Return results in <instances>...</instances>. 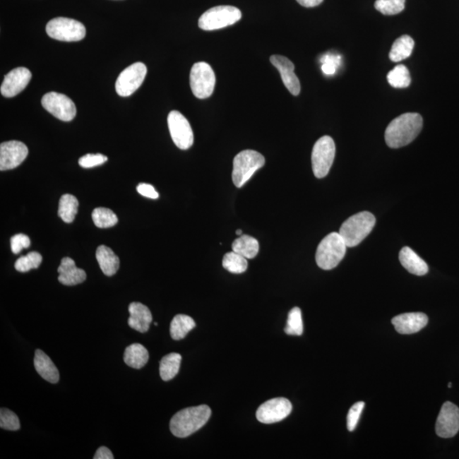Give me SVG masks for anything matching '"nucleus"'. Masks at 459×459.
Instances as JSON below:
<instances>
[{
	"mask_svg": "<svg viewBox=\"0 0 459 459\" xmlns=\"http://www.w3.org/2000/svg\"><path fill=\"white\" fill-rule=\"evenodd\" d=\"M423 128V118L415 112L404 114L391 121L386 131V143L391 148H400L410 144Z\"/></svg>",
	"mask_w": 459,
	"mask_h": 459,
	"instance_id": "f257e3e1",
	"label": "nucleus"
},
{
	"mask_svg": "<svg viewBox=\"0 0 459 459\" xmlns=\"http://www.w3.org/2000/svg\"><path fill=\"white\" fill-rule=\"evenodd\" d=\"M210 416L211 409L207 405L183 409L171 419L170 431L174 436L189 437L203 427Z\"/></svg>",
	"mask_w": 459,
	"mask_h": 459,
	"instance_id": "f03ea898",
	"label": "nucleus"
},
{
	"mask_svg": "<svg viewBox=\"0 0 459 459\" xmlns=\"http://www.w3.org/2000/svg\"><path fill=\"white\" fill-rule=\"evenodd\" d=\"M376 219L370 212L363 211L350 216L342 224L340 235L349 248L360 244L373 231Z\"/></svg>",
	"mask_w": 459,
	"mask_h": 459,
	"instance_id": "7ed1b4c3",
	"label": "nucleus"
},
{
	"mask_svg": "<svg viewBox=\"0 0 459 459\" xmlns=\"http://www.w3.org/2000/svg\"><path fill=\"white\" fill-rule=\"evenodd\" d=\"M346 246L339 232H332L325 237L316 249V261L317 266L323 270H332L343 260Z\"/></svg>",
	"mask_w": 459,
	"mask_h": 459,
	"instance_id": "20e7f679",
	"label": "nucleus"
},
{
	"mask_svg": "<svg viewBox=\"0 0 459 459\" xmlns=\"http://www.w3.org/2000/svg\"><path fill=\"white\" fill-rule=\"evenodd\" d=\"M265 157L254 150H245L233 160L232 181L237 189L243 187L257 170L265 165Z\"/></svg>",
	"mask_w": 459,
	"mask_h": 459,
	"instance_id": "39448f33",
	"label": "nucleus"
},
{
	"mask_svg": "<svg viewBox=\"0 0 459 459\" xmlns=\"http://www.w3.org/2000/svg\"><path fill=\"white\" fill-rule=\"evenodd\" d=\"M242 18V12L234 6H220L211 8L201 16L198 26L204 31H214L232 26Z\"/></svg>",
	"mask_w": 459,
	"mask_h": 459,
	"instance_id": "423d86ee",
	"label": "nucleus"
},
{
	"mask_svg": "<svg viewBox=\"0 0 459 459\" xmlns=\"http://www.w3.org/2000/svg\"><path fill=\"white\" fill-rule=\"evenodd\" d=\"M335 143L330 136H323L316 141L311 154L313 173L316 178L327 177L335 160Z\"/></svg>",
	"mask_w": 459,
	"mask_h": 459,
	"instance_id": "0eeeda50",
	"label": "nucleus"
},
{
	"mask_svg": "<svg viewBox=\"0 0 459 459\" xmlns=\"http://www.w3.org/2000/svg\"><path fill=\"white\" fill-rule=\"evenodd\" d=\"M46 32L52 39L65 41H81L86 35L85 27L76 20L56 18L46 25Z\"/></svg>",
	"mask_w": 459,
	"mask_h": 459,
	"instance_id": "6e6552de",
	"label": "nucleus"
},
{
	"mask_svg": "<svg viewBox=\"0 0 459 459\" xmlns=\"http://www.w3.org/2000/svg\"><path fill=\"white\" fill-rule=\"evenodd\" d=\"M215 83V74L210 64L201 61L193 66L190 73V85L196 97H210L214 92Z\"/></svg>",
	"mask_w": 459,
	"mask_h": 459,
	"instance_id": "1a4fd4ad",
	"label": "nucleus"
},
{
	"mask_svg": "<svg viewBox=\"0 0 459 459\" xmlns=\"http://www.w3.org/2000/svg\"><path fill=\"white\" fill-rule=\"evenodd\" d=\"M148 68L143 62H136L124 69L117 79L115 89L120 97H128L143 85Z\"/></svg>",
	"mask_w": 459,
	"mask_h": 459,
	"instance_id": "9d476101",
	"label": "nucleus"
},
{
	"mask_svg": "<svg viewBox=\"0 0 459 459\" xmlns=\"http://www.w3.org/2000/svg\"><path fill=\"white\" fill-rule=\"evenodd\" d=\"M42 106L44 109L65 122L72 121L77 114L76 106L69 97L57 92H49L42 99Z\"/></svg>",
	"mask_w": 459,
	"mask_h": 459,
	"instance_id": "9b49d317",
	"label": "nucleus"
},
{
	"mask_svg": "<svg viewBox=\"0 0 459 459\" xmlns=\"http://www.w3.org/2000/svg\"><path fill=\"white\" fill-rule=\"evenodd\" d=\"M168 125L171 138L178 148L187 150L193 145V129L189 120L181 112H170L168 116Z\"/></svg>",
	"mask_w": 459,
	"mask_h": 459,
	"instance_id": "f8f14e48",
	"label": "nucleus"
},
{
	"mask_svg": "<svg viewBox=\"0 0 459 459\" xmlns=\"http://www.w3.org/2000/svg\"><path fill=\"white\" fill-rule=\"evenodd\" d=\"M293 406L289 400L283 398L267 400L258 408L257 419L263 424H274L287 418L292 412Z\"/></svg>",
	"mask_w": 459,
	"mask_h": 459,
	"instance_id": "ddd939ff",
	"label": "nucleus"
},
{
	"mask_svg": "<svg viewBox=\"0 0 459 459\" xmlns=\"http://www.w3.org/2000/svg\"><path fill=\"white\" fill-rule=\"evenodd\" d=\"M436 431L441 438L457 435L459 431V408L456 405L450 402L443 404L437 418Z\"/></svg>",
	"mask_w": 459,
	"mask_h": 459,
	"instance_id": "4468645a",
	"label": "nucleus"
},
{
	"mask_svg": "<svg viewBox=\"0 0 459 459\" xmlns=\"http://www.w3.org/2000/svg\"><path fill=\"white\" fill-rule=\"evenodd\" d=\"M28 154L27 145L20 141H11L0 145V170L16 168L26 160Z\"/></svg>",
	"mask_w": 459,
	"mask_h": 459,
	"instance_id": "2eb2a0df",
	"label": "nucleus"
},
{
	"mask_svg": "<svg viewBox=\"0 0 459 459\" xmlns=\"http://www.w3.org/2000/svg\"><path fill=\"white\" fill-rule=\"evenodd\" d=\"M32 73L26 68H15L6 75L0 91L3 97L11 98L24 90L31 81Z\"/></svg>",
	"mask_w": 459,
	"mask_h": 459,
	"instance_id": "dca6fc26",
	"label": "nucleus"
},
{
	"mask_svg": "<svg viewBox=\"0 0 459 459\" xmlns=\"http://www.w3.org/2000/svg\"><path fill=\"white\" fill-rule=\"evenodd\" d=\"M428 321V316L424 313L410 312L395 316L392 324L400 335H412L422 330Z\"/></svg>",
	"mask_w": 459,
	"mask_h": 459,
	"instance_id": "f3484780",
	"label": "nucleus"
},
{
	"mask_svg": "<svg viewBox=\"0 0 459 459\" xmlns=\"http://www.w3.org/2000/svg\"><path fill=\"white\" fill-rule=\"evenodd\" d=\"M270 62L281 74L282 81L287 89L294 95L300 93V83L294 73V65L287 57L275 55L270 57Z\"/></svg>",
	"mask_w": 459,
	"mask_h": 459,
	"instance_id": "a211bd4d",
	"label": "nucleus"
},
{
	"mask_svg": "<svg viewBox=\"0 0 459 459\" xmlns=\"http://www.w3.org/2000/svg\"><path fill=\"white\" fill-rule=\"evenodd\" d=\"M129 326L140 333L149 330L153 321V316L148 306L139 302H133L129 306Z\"/></svg>",
	"mask_w": 459,
	"mask_h": 459,
	"instance_id": "6ab92c4d",
	"label": "nucleus"
},
{
	"mask_svg": "<svg viewBox=\"0 0 459 459\" xmlns=\"http://www.w3.org/2000/svg\"><path fill=\"white\" fill-rule=\"evenodd\" d=\"M58 273V280L66 286L81 285L86 280L85 271L78 268L73 258L68 257L62 258Z\"/></svg>",
	"mask_w": 459,
	"mask_h": 459,
	"instance_id": "aec40b11",
	"label": "nucleus"
},
{
	"mask_svg": "<svg viewBox=\"0 0 459 459\" xmlns=\"http://www.w3.org/2000/svg\"><path fill=\"white\" fill-rule=\"evenodd\" d=\"M35 367L37 373L40 375L44 381L52 383H56L59 381L60 374L57 367L52 359L46 354L43 350H37L35 357Z\"/></svg>",
	"mask_w": 459,
	"mask_h": 459,
	"instance_id": "412c9836",
	"label": "nucleus"
},
{
	"mask_svg": "<svg viewBox=\"0 0 459 459\" xmlns=\"http://www.w3.org/2000/svg\"><path fill=\"white\" fill-rule=\"evenodd\" d=\"M399 260L404 268L413 275H424L428 273L427 263L409 247H404L400 250Z\"/></svg>",
	"mask_w": 459,
	"mask_h": 459,
	"instance_id": "4be33fe9",
	"label": "nucleus"
},
{
	"mask_svg": "<svg viewBox=\"0 0 459 459\" xmlns=\"http://www.w3.org/2000/svg\"><path fill=\"white\" fill-rule=\"evenodd\" d=\"M97 258L102 273L107 277L115 275L119 269V258L116 256L110 248L107 247L105 245L100 246L97 249Z\"/></svg>",
	"mask_w": 459,
	"mask_h": 459,
	"instance_id": "5701e85b",
	"label": "nucleus"
},
{
	"mask_svg": "<svg viewBox=\"0 0 459 459\" xmlns=\"http://www.w3.org/2000/svg\"><path fill=\"white\" fill-rule=\"evenodd\" d=\"M124 362L133 369H141L149 360L148 350L141 344H133L125 349Z\"/></svg>",
	"mask_w": 459,
	"mask_h": 459,
	"instance_id": "b1692460",
	"label": "nucleus"
},
{
	"mask_svg": "<svg viewBox=\"0 0 459 459\" xmlns=\"http://www.w3.org/2000/svg\"><path fill=\"white\" fill-rule=\"evenodd\" d=\"M413 48H415V40L410 36L400 37L392 45L389 55L390 59L394 62L407 59L412 55Z\"/></svg>",
	"mask_w": 459,
	"mask_h": 459,
	"instance_id": "393cba45",
	"label": "nucleus"
},
{
	"mask_svg": "<svg viewBox=\"0 0 459 459\" xmlns=\"http://www.w3.org/2000/svg\"><path fill=\"white\" fill-rule=\"evenodd\" d=\"M196 327L191 316L179 314L175 316L170 324V335L174 340H181Z\"/></svg>",
	"mask_w": 459,
	"mask_h": 459,
	"instance_id": "a878e982",
	"label": "nucleus"
},
{
	"mask_svg": "<svg viewBox=\"0 0 459 459\" xmlns=\"http://www.w3.org/2000/svg\"><path fill=\"white\" fill-rule=\"evenodd\" d=\"M181 356L178 353H170L162 358L160 373L164 381H169L179 373L181 367Z\"/></svg>",
	"mask_w": 459,
	"mask_h": 459,
	"instance_id": "bb28decb",
	"label": "nucleus"
},
{
	"mask_svg": "<svg viewBox=\"0 0 459 459\" xmlns=\"http://www.w3.org/2000/svg\"><path fill=\"white\" fill-rule=\"evenodd\" d=\"M260 245L254 237L249 235H242L239 239L233 242V251L241 254L246 258H254L256 257Z\"/></svg>",
	"mask_w": 459,
	"mask_h": 459,
	"instance_id": "cd10ccee",
	"label": "nucleus"
},
{
	"mask_svg": "<svg viewBox=\"0 0 459 459\" xmlns=\"http://www.w3.org/2000/svg\"><path fill=\"white\" fill-rule=\"evenodd\" d=\"M78 205V199L74 196L65 194L60 199L58 215L64 222L72 223L76 217Z\"/></svg>",
	"mask_w": 459,
	"mask_h": 459,
	"instance_id": "c85d7f7f",
	"label": "nucleus"
},
{
	"mask_svg": "<svg viewBox=\"0 0 459 459\" xmlns=\"http://www.w3.org/2000/svg\"><path fill=\"white\" fill-rule=\"evenodd\" d=\"M222 265L229 273L234 274L244 273L248 269L247 258L234 251L225 254Z\"/></svg>",
	"mask_w": 459,
	"mask_h": 459,
	"instance_id": "c756f323",
	"label": "nucleus"
},
{
	"mask_svg": "<svg viewBox=\"0 0 459 459\" xmlns=\"http://www.w3.org/2000/svg\"><path fill=\"white\" fill-rule=\"evenodd\" d=\"M388 82L392 87L403 89L410 85L411 76L404 65H398L387 75Z\"/></svg>",
	"mask_w": 459,
	"mask_h": 459,
	"instance_id": "7c9ffc66",
	"label": "nucleus"
},
{
	"mask_svg": "<svg viewBox=\"0 0 459 459\" xmlns=\"http://www.w3.org/2000/svg\"><path fill=\"white\" fill-rule=\"evenodd\" d=\"M92 220L99 228H110L118 223V217L107 208H97L92 213Z\"/></svg>",
	"mask_w": 459,
	"mask_h": 459,
	"instance_id": "2f4dec72",
	"label": "nucleus"
},
{
	"mask_svg": "<svg viewBox=\"0 0 459 459\" xmlns=\"http://www.w3.org/2000/svg\"><path fill=\"white\" fill-rule=\"evenodd\" d=\"M285 331L287 335H302L304 331L302 313L299 307H294L290 311Z\"/></svg>",
	"mask_w": 459,
	"mask_h": 459,
	"instance_id": "473e14b6",
	"label": "nucleus"
},
{
	"mask_svg": "<svg viewBox=\"0 0 459 459\" xmlns=\"http://www.w3.org/2000/svg\"><path fill=\"white\" fill-rule=\"evenodd\" d=\"M405 3L406 0H376L374 6L383 15L394 16L404 10Z\"/></svg>",
	"mask_w": 459,
	"mask_h": 459,
	"instance_id": "72a5a7b5",
	"label": "nucleus"
},
{
	"mask_svg": "<svg viewBox=\"0 0 459 459\" xmlns=\"http://www.w3.org/2000/svg\"><path fill=\"white\" fill-rule=\"evenodd\" d=\"M41 262V254L37 252H31L27 256L20 257L16 262L15 268L20 273H28L32 269L39 268Z\"/></svg>",
	"mask_w": 459,
	"mask_h": 459,
	"instance_id": "f704fd0d",
	"label": "nucleus"
},
{
	"mask_svg": "<svg viewBox=\"0 0 459 459\" xmlns=\"http://www.w3.org/2000/svg\"><path fill=\"white\" fill-rule=\"evenodd\" d=\"M0 427L8 431H18L20 427L18 415L7 408L0 410Z\"/></svg>",
	"mask_w": 459,
	"mask_h": 459,
	"instance_id": "c9c22d12",
	"label": "nucleus"
},
{
	"mask_svg": "<svg viewBox=\"0 0 459 459\" xmlns=\"http://www.w3.org/2000/svg\"><path fill=\"white\" fill-rule=\"evenodd\" d=\"M107 161V157L102 155V154H86L79 158L78 164L85 169L94 168V167L100 166Z\"/></svg>",
	"mask_w": 459,
	"mask_h": 459,
	"instance_id": "e433bc0d",
	"label": "nucleus"
},
{
	"mask_svg": "<svg viewBox=\"0 0 459 459\" xmlns=\"http://www.w3.org/2000/svg\"><path fill=\"white\" fill-rule=\"evenodd\" d=\"M365 407V403L363 402H358L354 404L350 407L347 416V428L349 431H354L358 424L359 419H360L363 408Z\"/></svg>",
	"mask_w": 459,
	"mask_h": 459,
	"instance_id": "4c0bfd02",
	"label": "nucleus"
},
{
	"mask_svg": "<svg viewBox=\"0 0 459 459\" xmlns=\"http://www.w3.org/2000/svg\"><path fill=\"white\" fill-rule=\"evenodd\" d=\"M31 245L30 239L27 235L16 234L11 237V247L13 254H18L24 249Z\"/></svg>",
	"mask_w": 459,
	"mask_h": 459,
	"instance_id": "58836bf2",
	"label": "nucleus"
},
{
	"mask_svg": "<svg viewBox=\"0 0 459 459\" xmlns=\"http://www.w3.org/2000/svg\"><path fill=\"white\" fill-rule=\"evenodd\" d=\"M137 191L145 198L151 199H157L160 198V194H158L155 189H154L152 185H150V184H140V185L137 186Z\"/></svg>",
	"mask_w": 459,
	"mask_h": 459,
	"instance_id": "ea45409f",
	"label": "nucleus"
},
{
	"mask_svg": "<svg viewBox=\"0 0 459 459\" xmlns=\"http://www.w3.org/2000/svg\"><path fill=\"white\" fill-rule=\"evenodd\" d=\"M323 73L327 75H333L336 71V62L332 58H327L323 65Z\"/></svg>",
	"mask_w": 459,
	"mask_h": 459,
	"instance_id": "a19ab883",
	"label": "nucleus"
},
{
	"mask_svg": "<svg viewBox=\"0 0 459 459\" xmlns=\"http://www.w3.org/2000/svg\"><path fill=\"white\" fill-rule=\"evenodd\" d=\"M114 454L106 446L100 448L95 453L94 459H114Z\"/></svg>",
	"mask_w": 459,
	"mask_h": 459,
	"instance_id": "79ce46f5",
	"label": "nucleus"
},
{
	"mask_svg": "<svg viewBox=\"0 0 459 459\" xmlns=\"http://www.w3.org/2000/svg\"><path fill=\"white\" fill-rule=\"evenodd\" d=\"M323 0H297L300 6L306 8L316 7L321 5Z\"/></svg>",
	"mask_w": 459,
	"mask_h": 459,
	"instance_id": "37998d69",
	"label": "nucleus"
},
{
	"mask_svg": "<svg viewBox=\"0 0 459 459\" xmlns=\"http://www.w3.org/2000/svg\"><path fill=\"white\" fill-rule=\"evenodd\" d=\"M236 234L239 236H242L243 235V231H242V230L240 229L237 230Z\"/></svg>",
	"mask_w": 459,
	"mask_h": 459,
	"instance_id": "c03bdc74",
	"label": "nucleus"
},
{
	"mask_svg": "<svg viewBox=\"0 0 459 459\" xmlns=\"http://www.w3.org/2000/svg\"><path fill=\"white\" fill-rule=\"evenodd\" d=\"M448 387H449V388L452 387V383H448Z\"/></svg>",
	"mask_w": 459,
	"mask_h": 459,
	"instance_id": "a18cd8bd",
	"label": "nucleus"
}]
</instances>
